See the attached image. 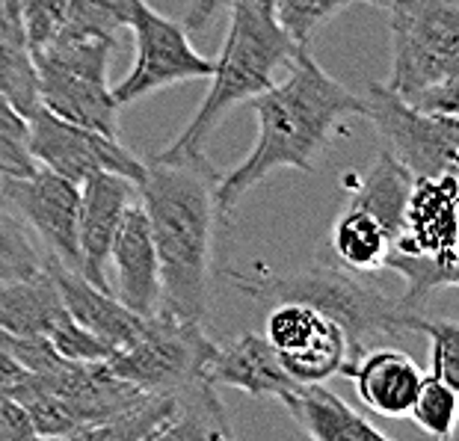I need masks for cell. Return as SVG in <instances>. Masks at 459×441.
Here are the masks:
<instances>
[{"mask_svg":"<svg viewBox=\"0 0 459 441\" xmlns=\"http://www.w3.org/2000/svg\"><path fill=\"white\" fill-rule=\"evenodd\" d=\"M356 382V394L379 418H406L421 385V368L406 352L379 347L361 356L344 370Z\"/></svg>","mask_w":459,"mask_h":441,"instance_id":"e0dca14e","label":"cell"},{"mask_svg":"<svg viewBox=\"0 0 459 441\" xmlns=\"http://www.w3.org/2000/svg\"><path fill=\"white\" fill-rule=\"evenodd\" d=\"M350 0H273L270 13L297 48H308L317 27H324Z\"/></svg>","mask_w":459,"mask_h":441,"instance_id":"484cf974","label":"cell"},{"mask_svg":"<svg viewBox=\"0 0 459 441\" xmlns=\"http://www.w3.org/2000/svg\"><path fill=\"white\" fill-rule=\"evenodd\" d=\"M36 169L27 149V116L0 95V178H22Z\"/></svg>","mask_w":459,"mask_h":441,"instance_id":"f1b7e54d","label":"cell"},{"mask_svg":"<svg viewBox=\"0 0 459 441\" xmlns=\"http://www.w3.org/2000/svg\"><path fill=\"white\" fill-rule=\"evenodd\" d=\"M412 184H415L412 175H409L392 154L383 151L361 178H356V175L347 178V187L353 193L350 204L368 211L392 238H397L400 225H403V211H406L409 193H412Z\"/></svg>","mask_w":459,"mask_h":441,"instance_id":"44dd1931","label":"cell"},{"mask_svg":"<svg viewBox=\"0 0 459 441\" xmlns=\"http://www.w3.org/2000/svg\"><path fill=\"white\" fill-rule=\"evenodd\" d=\"M229 6H231V0H190L187 15H184V30L190 36L208 33Z\"/></svg>","mask_w":459,"mask_h":441,"instance_id":"1f68e13d","label":"cell"},{"mask_svg":"<svg viewBox=\"0 0 459 441\" xmlns=\"http://www.w3.org/2000/svg\"><path fill=\"white\" fill-rule=\"evenodd\" d=\"M27 374H30V370H24L22 361L9 356L6 350H0V391H4V394L9 388H15L18 382H24Z\"/></svg>","mask_w":459,"mask_h":441,"instance_id":"d6a6232c","label":"cell"},{"mask_svg":"<svg viewBox=\"0 0 459 441\" xmlns=\"http://www.w3.org/2000/svg\"><path fill=\"white\" fill-rule=\"evenodd\" d=\"M297 424L315 441H385L388 436L359 411L332 394L326 382L299 385L294 400L285 406Z\"/></svg>","mask_w":459,"mask_h":441,"instance_id":"d6986e66","label":"cell"},{"mask_svg":"<svg viewBox=\"0 0 459 441\" xmlns=\"http://www.w3.org/2000/svg\"><path fill=\"white\" fill-rule=\"evenodd\" d=\"M229 276L240 293H247L255 302H306V306L324 311L347 332L353 361L365 352L370 338L403 335L415 317L400 308L397 297L392 299L370 281L359 279L361 272L341 267L332 258H315V264L297 272H285V276H276V272L247 276L240 270H229Z\"/></svg>","mask_w":459,"mask_h":441,"instance_id":"277c9868","label":"cell"},{"mask_svg":"<svg viewBox=\"0 0 459 441\" xmlns=\"http://www.w3.org/2000/svg\"><path fill=\"white\" fill-rule=\"evenodd\" d=\"M229 9V39L222 45L220 60L213 63L211 90L193 113L190 125L163 151H204V143L217 131L222 116L231 107L267 92L276 83V74L302 51L258 0H231Z\"/></svg>","mask_w":459,"mask_h":441,"instance_id":"3957f363","label":"cell"},{"mask_svg":"<svg viewBox=\"0 0 459 441\" xmlns=\"http://www.w3.org/2000/svg\"><path fill=\"white\" fill-rule=\"evenodd\" d=\"M68 320L72 315L65 311L60 290L45 267L36 276L0 281V329L51 341Z\"/></svg>","mask_w":459,"mask_h":441,"instance_id":"ac0fdd59","label":"cell"},{"mask_svg":"<svg viewBox=\"0 0 459 441\" xmlns=\"http://www.w3.org/2000/svg\"><path fill=\"white\" fill-rule=\"evenodd\" d=\"M45 270L51 272L56 290H60L63 306L68 315H72V320L81 323L83 329H90L92 335H99L113 352L131 347L134 341L140 338L145 317L134 315L128 306H122L113 290L95 288L90 279H83L81 272L63 267L51 255H45Z\"/></svg>","mask_w":459,"mask_h":441,"instance_id":"2e32d148","label":"cell"},{"mask_svg":"<svg viewBox=\"0 0 459 441\" xmlns=\"http://www.w3.org/2000/svg\"><path fill=\"white\" fill-rule=\"evenodd\" d=\"M409 329L424 332L429 344H433V350H429V370H433V376L459 388V323L451 317H427L421 311V315L412 317Z\"/></svg>","mask_w":459,"mask_h":441,"instance_id":"83f0119b","label":"cell"},{"mask_svg":"<svg viewBox=\"0 0 459 441\" xmlns=\"http://www.w3.org/2000/svg\"><path fill=\"white\" fill-rule=\"evenodd\" d=\"M136 199V184L113 172H99L81 184L77 204V246H81V276L95 288L113 290L107 281V264L116 229L125 208Z\"/></svg>","mask_w":459,"mask_h":441,"instance_id":"7c38bea8","label":"cell"},{"mask_svg":"<svg viewBox=\"0 0 459 441\" xmlns=\"http://www.w3.org/2000/svg\"><path fill=\"white\" fill-rule=\"evenodd\" d=\"M0 193L24 222L42 240L45 255L60 261L63 267L81 272V246H77V204L81 184L63 178L45 166L22 178H0Z\"/></svg>","mask_w":459,"mask_h":441,"instance_id":"8fae6325","label":"cell"},{"mask_svg":"<svg viewBox=\"0 0 459 441\" xmlns=\"http://www.w3.org/2000/svg\"><path fill=\"white\" fill-rule=\"evenodd\" d=\"M0 95L24 116L39 110V77L22 0H0Z\"/></svg>","mask_w":459,"mask_h":441,"instance_id":"ffe728a7","label":"cell"},{"mask_svg":"<svg viewBox=\"0 0 459 441\" xmlns=\"http://www.w3.org/2000/svg\"><path fill=\"white\" fill-rule=\"evenodd\" d=\"M258 4H264V6H267V9H270V4H273V0H258Z\"/></svg>","mask_w":459,"mask_h":441,"instance_id":"e575fe53","label":"cell"},{"mask_svg":"<svg viewBox=\"0 0 459 441\" xmlns=\"http://www.w3.org/2000/svg\"><path fill=\"white\" fill-rule=\"evenodd\" d=\"M217 181L204 151L154 154L136 181L160 261V308L181 320L202 323L208 311Z\"/></svg>","mask_w":459,"mask_h":441,"instance_id":"7a4b0ae2","label":"cell"},{"mask_svg":"<svg viewBox=\"0 0 459 441\" xmlns=\"http://www.w3.org/2000/svg\"><path fill=\"white\" fill-rule=\"evenodd\" d=\"M392 4H394V0H377L374 6H383V9H385V6H392Z\"/></svg>","mask_w":459,"mask_h":441,"instance_id":"836d02e7","label":"cell"},{"mask_svg":"<svg viewBox=\"0 0 459 441\" xmlns=\"http://www.w3.org/2000/svg\"><path fill=\"white\" fill-rule=\"evenodd\" d=\"M365 4H370V6H374V4H377V0H365Z\"/></svg>","mask_w":459,"mask_h":441,"instance_id":"d590c367","label":"cell"},{"mask_svg":"<svg viewBox=\"0 0 459 441\" xmlns=\"http://www.w3.org/2000/svg\"><path fill=\"white\" fill-rule=\"evenodd\" d=\"M116 51L110 36L60 33L33 51L39 107L65 122L119 136V104L107 83V65Z\"/></svg>","mask_w":459,"mask_h":441,"instance_id":"8992f818","label":"cell"},{"mask_svg":"<svg viewBox=\"0 0 459 441\" xmlns=\"http://www.w3.org/2000/svg\"><path fill=\"white\" fill-rule=\"evenodd\" d=\"M45 267V252L33 246L24 225L13 213L0 208V281L36 276Z\"/></svg>","mask_w":459,"mask_h":441,"instance_id":"4316f807","label":"cell"},{"mask_svg":"<svg viewBox=\"0 0 459 441\" xmlns=\"http://www.w3.org/2000/svg\"><path fill=\"white\" fill-rule=\"evenodd\" d=\"M27 149L39 166L74 184H83L99 172L122 175L136 184L145 172V160L125 149L119 136H107L92 127L65 122L60 116L48 113L45 107L27 116Z\"/></svg>","mask_w":459,"mask_h":441,"instance_id":"30bf717a","label":"cell"},{"mask_svg":"<svg viewBox=\"0 0 459 441\" xmlns=\"http://www.w3.org/2000/svg\"><path fill=\"white\" fill-rule=\"evenodd\" d=\"M456 172L415 178L392 249L456 261Z\"/></svg>","mask_w":459,"mask_h":441,"instance_id":"9a60e30c","label":"cell"},{"mask_svg":"<svg viewBox=\"0 0 459 441\" xmlns=\"http://www.w3.org/2000/svg\"><path fill=\"white\" fill-rule=\"evenodd\" d=\"M213 341L204 335L202 323L181 320L169 311L145 317L140 338L131 347L116 350L107 368L143 391H175L204 376V361Z\"/></svg>","mask_w":459,"mask_h":441,"instance_id":"ba28073f","label":"cell"},{"mask_svg":"<svg viewBox=\"0 0 459 441\" xmlns=\"http://www.w3.org/2000/svg\"><path fill=\"white\" fill-rule=\"evenodd\" d=\"M456 403H459V388L447 385L438 376H421V385L415 391V400L409 406V415L418 429H424L427 436L438 441L454 438L456 427Z\"/></svg>","mask_w":459,"mask_h":441,"instance_id":"d4e9b609","label":"cell"},{"mask_svg":"<svg viewBox=\"0 0 459 441\" xmlns=\"http://www.w3.org/2000/svg\"><path fill=\"white\" fill-rule=\"evenodd\" d=\"M128 27L136 42V60L131 72L110 90L119 107H128L166 86L208 81L213 74V63L208 56L193 51L184 24L154 13L145 0H131Z\"/></svg>","mask_w":459,"mask_h":441,"instance_id":"9c48e42d","label":"cell"},{"mask_svg":"<svg viewBox=\"0 0 459 441\" xmlns=\"http://www.w3.org/2000/svg\"><path fill=\"white\" fill-rule=\"evenodd\" d=\"M383 270H392L406 281V290L397 297L400 308H403L406 315H421L429 293H436L438 288H454L459 279L456 261L433 258V255L397 252V249L388 252Z\"/></svg>","mask_w":459,"mask_h":441,"instance_id":"cb8c5ba5","label":"cell"},{"mask_svg":"<svg viewBox=\"0 0 459 441\" xmlns=\"http://www.w3.org/2000/svg\"><path fill=\"white\" fill-rule=\"evenodd\" d=\"M68 13H72V0H22V15L33 51L63 30Z\"/></svg>","mask_w":459,"mask_h":441,"instance_id":"f546056e","label":"cell"},{"mask_svg":"<svg viewBox=\"0 0 459 441\" xmlns=\"http://www.w3.org/2000/svg\"><path fill=\"white\" fill-rule=\"evenodd\" d=\"M392 234L356 204H347V211L335 220L329 234L332 261H338L341 267L353 272H361V276L383 270L388 252H392Z\"/></svg>","mask_w":459,"mask_h":441,"instance_id":"7402d4cb","label":"cell"},{"mask_svg":"<svg viewBox=\"0 0 459 441\" xmlns=\"http://www.w3.org/2000/svg\"><path fill=\"white\" fill-rule=\"evenodd\" d=\"M213 391H217V385H211L204 376L169 391L175 400V411L163 438H231L234 433L226 418V406L220 403Z\"/></svg>","mask_w":459,"mask_h":441,"instance_id":"603a6c76","label":"cell"},{"mask_svg":"<svg viewBox=\"0 0 459 441\" xmlns=\"http://www.w3.org/2000/svg\"><path fill=\"white\" fill-rule=\"evenodd\" d=\"M258 116V140L240 166L213 190L217 217H231L240 199L276 169L315 172V163L326 151L341 122L361 116V98L344 83L329 77L308 48L294 56L281 83H273L247 101Z\"/></svg>","mask_w":459,"mask_h":441,"instance_id":"6da1fadb","label":"cell"},{"mask_svg":"<svg viewBox=\"0 0 459 441\" xmlns=\"http://www.w3.org/2000/svg\"><path fill=\"white\" fill-rule=\"evenodd\" d=\"M204 379L217 388L247 391L249 397L258 400H279L281 406H288L299 388V382L290 379L288 370L281 368L267 338L255 332H243L222 344L213 341L208 361H204Z\"/></svg>","mask_w":459,"mask_h":441,"instance_id":"4fadbf2b","label":"cell"},{"mask_svg":"<svg viewBox=\"0 0 459 441\" xmlns=\"http://www.w3.org/2000/svg\"><path fill=\"white\" fill-rule=\"evenodd\" d=\"M388 9L392 81L418 110H459V0H394Z\"/></svg>","mask_w":459,"mask_h":441,"instance_id":"5b68a950","label":"cell"},{"mask_svg":"<svg viewBox=\"0 0 459 441\" xmlns=\"http://www.w3.org/2000/svg\"><path fill=\"white\" fill-rule=\"evenodd\" d=\"M110 261L116 267V297L134 315L152 317L160 311V261L152 240V225L140 199H134L116 229Z\"/></svg>","mask_w":459,"mask_h":441,"instance_id":"5bb4252c","label":"cell"},{"mask_svg":"<svg viewBox=\"0 0 459 441\" xmlns=\"http://www.w3.org/2000/svg\"><path fill=\"white\" fill-rule=\"evenodd\" d=\"M27 438H36L30 415H27V409L15 397L0 391V441H27Z\"/></svg>","mask_w":459,"mask_h":441,"instance_id":"4dcf8cb0","label":"cell"},{"mask_svg":"<svg viewBox=\"0 0 459 441\" xmlns=\"http://www.w3.org/2000/svg\"><path fill=\"white\" fill-rule=\"evenodd\" d=\"M361 98V116L374 122L383 151L412 178H436L456 172V116L427 113L403 101L388 83H370Z\"/></svg>","mask_w":459,"mask_h":441,"instance_id":"52a82bcc","label":"cell"}]
</instances>
